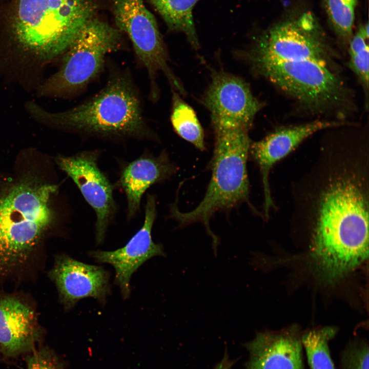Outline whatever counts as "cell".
<instances>
[{
    "mask_svg": "<svg viewBox=\"0 0 369 369\" xmlns=\"http://www.w3.org/2000/svg\"><path fill=\"white\" fill-rule=\"evenodd\" d=\"M332 49L311 11L290 12L258 37L248 57L279 60H312L324 66L332 61Z\"/></svg>",
    "mask_w": 369,
    "mask_h": 369,
    "instance_id": "ba28073f",
    "label": "cell"
},
{
    "mask_svg": "<svg viewBox=\"0 0 369 369\" xmlns=\"http://www.w3.org/2000/svg\"><path fill=\"white\" fill-rule=\"evenodd\" d=\"M156 197L147 195L145 208V220L141 228L125 245L114 251H92L90 257L100 263L111 265L115 270L114 283L119 286L124 299L131 293V277L145 262L156 256H164L165 253L161 243L152 239V230L156 218Z\"/></svg>",
    "mask_w": 369,
    "mask_h": 369,
    "instance_id": "8fae6325",
    "label": "cell"
},
{
    "mask_svg": "<svg viewBox=\"0 0 369 369\" xmlns=\"http://www.w3.org/2000/svg\"><path fill=\"white\" fill-rule=\"evenodd\" d=\"M171 121L174 130L182 138L200 151L206 150L203 130L195 111L176 91L172 95Z\"/></svg>",
    "mask_w": 369,
    "mask_h": 369,
    "instance_id": "ac0fdd59",
    "label": "cell"
},
{
    "mask_svg": "<svg viewBox=\"0 0 369 369\" xmlns=\"http://www.w3.org/2000/svg\"><path fill=\"white\" fill-rule=\"evenodd\" d=\"M328 22L339 40L349 44L358 0H320Z\"/></svg>",
    "mask_w": 369,
    "mask_h": 369,
    "instance_id": "ffe728a7",
    "label": "cell"
},
{
    "mask_svg": "<svg viewBox=\"0 0 369 369\" xmlns=\"http://www.w3.org/2000/svg\"><path fill=\"white\" fill-rule=\"evenodd\" d=\"M176 171L165 151L157 156L144 153L126 165L116 186L126 196L127 219L131 220L139 212L142 196L149 188L168 179Z\"/></svg>",
    "mask_w": 369,
    "mask_h": 369,
    "instance_id": "9a60e30c",
    "label": "cell"
},
{
    "mask_svg": "<svg viewBox=\"0 0 369 369\" xmlns=\"http://www.w3.org/2000/svg\"><path fill=\"white\" fill-rule=\"evenodd\" d=\"M235 363V360L229 357L228 353L225 352L221 360L214 366L213 369H231Z\"/></svg>",
    "mask_w": 369,
    "mask_h": 369,
    "instance_id": "cb8c5ba5",
    "label": "cell"
},
{
    "mask_svg": "<svg viewBox=\"0 0 369 369\" xmlns=\"http://www.w3.org/2000/svg\"><path fill=\"white\" fill-rule=\"evenodd\" d=\"M341 369H368V344L356 340L347 345L341 356Z\"/></svg>",
    "mask_w": 369,
    "mask_h": 369,
    "instance_id": "44dd1931",
    "label": "cell"
},
{
    "mask_svg": "<svg viewBox=\"0 0 369 369\" xmlns=\"http://www.w3.org/2000/svg\"><path fill=\"white\" fill-rule=\"evenodd\" d=\"M122 32L93 18L61 56L56 72L36 89L42 98H66L81 92L102 71L108 54L125 49Z\"/></svg>",
    "mask_w": 369,
    "mask_h": 369,
    "instance_id": "8992f818",
    "label": "cell"
},
{
    "mask_svg": "<svg viewBox=\"0 0 369 369\" xmlns=\"http://www.w3.org/2000/svg\"><path fill=\"white\" fill-rule=\"evenodd\" d=\"M99 152L85 151L57 159L60 168L74 181L96 214L95 240L101 243L114 221L117 208L113 196L115 186L99 168Z\"/></svg>",
    "mask_w": 369,
    "mask_h": 369,
    "instance_id": "30bf717a",
    "label": "cell"
},
{
    "mask_svg": "<svg viewBox=\"0 0 369 369\" xmlns=\"http://www.w3.org/2000/svg\"><path fill=\"white\" fill-rule=\"evenodd\" d=\"M336 333V327L325 326L311 330L301 336L302 345L311 369H335L329 342Z\"/></svg>",
    "mask_w": 369,
    "mask_h": 369,
    "instance_id": "d6986e66",
    "label": "cell"
},
{
    "mask_svg": "<svg viewBox=\"0 0 369 369\" xmlns=\"http://www.w3.org/2000/svg\"><path fill=\"white\" fill-rule=\"evenodd\" d=\"M97 4L96 0H18L7 41L0 47V76L36 90L45 67L61 57L94 18Z\"/></svg>",
    "mask_w": 369,
    "mask_h": 369,
    "instance_id": "7a4b0ae2",
    "label": "cell"
},
{
    "mask_svg": "<svg viewBox=\"0 0 369 369\" xmlns=\"http://www.w3.org/2000/svg\"><path fill=\"white\" fill-rule=\"evenodd\" d=\"M25 109L39 122L80 135L114 140L157 139L145 119L138 91L127 70H112L102 89L69 109L51 112L34 100L25 102Z\"/></svg>",
    "mask_w": 369,
    "mask_h": 369,
    "instance_id": "3957f363",
    "label": "cell"
},
{
    "mask_svg": "<svg viewBox=\"0 0 369 369\" xmlns=\"http://www.w3.org/2000/svg\"><path fill=\"white\" fill-rule=\"evenodd\" d=\"M249 133H214L212 175L204 197L195 209L188 212L180 211L175 203L171 207V216L180 227L201 223L211 237L213 246L219 242L210 227L213 215L249 201L247 160L252 142Z\"/></svg>",
    "mask_w": 369,
    "mask_h": 369,
    "instance_id": "277c9868",
    "label": "cell"
},
{
    "mask_svg": "<svg viewBox=\"0 0 369 369\" xmlns=\"http://www.w3.org/2000/svg\"><path fill=\"white\" fill-rule=\"evenodd\" d=\"M244 346L249 357L244 369H304L301 336L296 325L257 332Z\"/></svg>",
    "mask_w": 369,
    "mask_h": 369,
    "instance_id": "5bb4252c",
    "label": "cell"
},
{
    "mask_svg": "<svg viewBox=\"0 0 369 369\" xmlns=\"http://www.w3.org/2000/svg\"><path fill=\"white\" fill-rule=\"evenodd\" d=\"M115 22L131 39L135 58L144 68L150 81V96L156 101L159 95L157 78L163 73L173 90L184 95L186 91L169 65V56L153 15L142 0H112Z\"/></svg>",
    "mask_w": 369,
    "mask_h": 369,
    "instance_id": "9c48e42d",
    "label": "cell"
},
{
    "mask_svg": "<svg viewBox=\"0 0 369 369\" xmlns=\"http://www.w3.org/2000/svg\"><path fill=\"white\" fill-rule=\"evenodd\" d=\"M291 217L310 230L321 277H344L368 255L369 152L365 143L324 145L292 188Z\"/></svg>",
    "mask_w": 369,
    "mask_h": 369,
    "instance_id": "6da1fadb",
    "label": "cell"
},
{
    "mask_svg": "<svg viewBox=\"0 0 369 369\" xmlns=\"http://www.w3.org/2000/svg\"><path fill=\"white\" fill-rule=\"evenodd\" d=\"M341 125L342 122L337 121L316 120L280 128L263 139L251 142L249 155L259 168L264 196V215L266 219L270 212L275 208L269 183L270 173L274 165L315 133Z\"/></svg>",
    "mask_w": 369,
    "mask_h": 369,
    "instance_id": "4fadbf2b",
    "label": "cell"
},
{
    "mask_svg": "<svg viewBox=\"0 0 369 369\" xmlns=\"http://www.w3.org/2000/svg\"><path fill=\"white\" fill-rule=\"evenodd\" d=\"M39 337L33 311L14 297H0V352L14 357L33 351Z\"/></svg>",
    "mask_w": 369,
    "mask_h": 369,
    "instance_id": "2e32d148",
    "label": "cell"
},
{
    "mask_svg": "<svg viewBox=\"0 0 369 369\" xmlns=\"http://www.w3.org/2000/svg\"><path fill=\"white\" fill-rule=\"evenodd\" d=\"M254 70L316 112L340 109L348 92L327 67L312 60L248 57Z\"/></svg>",
    "mask_w": 369,
    "mask_h": 369,
    "instance_id": "52a82bcc",
    "label": "cell"
},
{
    "mask_svg": "<svg viewBox=\"0 0 369 369\" xmlns=\"http://www.w3.org/2000/svg\"><path fill=\"white\" fill-rule=\"evenodd\" d=\"M26 362L28 369H64L56 354L47 347L34 350L27 357Z\"/></svg>",
    "mask_w": 369,
    "mask_h": 369,
    "instance_id": "7402d4cb",
    "label": "cell"
},
{
    "mask_svg": "<svg viewBox=\"0 0 369 369\" xmlns=\"http://www.w3.org/2000/svg\"><path fill=\"white\" fill-rule=\"evenodd\" d=\"M49 276L55 284L60 301L66 310H71L78 301L87 297L93 298L104 305L111 294L109 271L65 254L56 256Z\"/></svg>",
    "mask_w": 369,
    "mask_h": 369,
    "instance_id": "7c38bea8",
    "label": "cell"
},
{
    "mask_svg": "<svg viewBox=\"0 0 369 369\" xmlns=\"http://www.w3.org/2000/svg\"><path fill=\"white\" fill-rule=\"evenodd\" d=\"M54 185L24 182L0 197V277L22 264L52 221Z\"/></svg>",
    "mask_w": 369,
    "mask_h": 369,
    "instance_id": "5b68a950",
    "label": "cell"
},
{
    "mask_svg": "<svg viewBox=\"0 0 369 369\" xmlns=\"http://www.w3.org/2000/svg\"><path fill=\"white\" fill-rule=\"evenodd\" d=\"M164 20L171 32L184 33L192 47L199 48L192 11L199 0H147Z\"/></svg>",
    "mask_w": 369,
    "mask_h": 369,
    "instance_id": "e0dca14e",
    "label": "cell"
},
{
    "mask_svg": "<svg viewBox=\"0 0 369 369\" xmlns=\"http://www.w3.org/2000/svg\"><path fill=\"white\" fill-rule=\"evenodd\" d=\"M348 66L357 75L366 95L368 90L369 49L350 56Z\"/></svg>",
    "mask_w": 369,
    "mask_h": 369,
    "instance_id": "603a6c76",
    "label": "cell"
}]
</instances>
